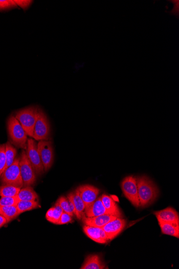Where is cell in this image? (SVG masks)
Segmentation results:
<instances>
[{"mask_svg": "<svg viewBox=\"0 0 179 269\" xmlns=\"http://www.w3.org/2000/svg\"><path fill=\"white\" fill-rule=\"evenodd\" d=\"M138 195L140 207L144 208L154 202L159 191L156 185L145 176L137 178Z\"/></svg>", "mask_w": 179, "mask_h": 269, "instance_id": "obj_1", "label": "cell"}, {"mask_svg": "<svg viewBox=\"0 0 179 269\" xmlns=\"http://www.w3.org/2000/svg\"><path fill=\"white\" fill-rule=\"evenodd\" d=\"M7 129L11 143L18 148L27 150V134L15 116H11L8 119Z\"/></svg>", "mask_w": 179, "mask_h": 269, "instance_id": "obj_2", "label": "cell"}, {"mask_svg": "<svg viewBox=\"0 0 179 269\" xmlns=\"http://www.w3.org/2000/svg\"><path fill=\"white\" fill-rule=\"evenodd\" d=\"M38 111V108L30 107L17 111L15 116L26 132L27 136L33 138Z\"/></svg>", "mask_w": 179, "mask_h": 269, "instance_id": "obj_3", "label": "cell"}, {"mask_svg": "<svg viewBox=\"0 0 179 269\" xmlns=\"http://www.w3.org/2000/svg\"><path fill=\"white\" fill-rule=\"evenodd\" d=\"M20 158H16L15 161L3 171L0 179L3 185H11L22 188L24 187L20 171Z\"/></svg>", "mask_w": 179, "mask_h": 269, "instance_id": "obj_4", "label": "cell"}, {"mask_svg": "<svg viewBox=\"0 0 179 269\" xmlns=\"http://www.w3.org/2000/svg\"><path fill=\"white\" fill-rule=\"evenodd\" d=\"M50 135L49 121L45 112L38 108L33 138L37 141L49 140Z\"/></svg>", "mask_w": 179, "mask_h": 269, "instance_id": "obj_5", "label": "cell"}, {"mask_svg": "<svg viewBox=\"0 0 179 269\" xmlns=\"http://www.w3.org/2000/svg\"><path fill=\"white\" fill-rule=\"evenodd\" d=\"M121 189L125 196L134 207H140L136 177L133 176L126 177L121 183Z\"/></svg>", "mask_w": 179, "mask_h": 269, "instance_id": "obj_6", "label": "cell"}, {"mask_svg": "<svg viewBox=\"0 0 179 269\" xmlns=\"http://www.w3.org/2000/svg\"><path fill=\"white\" fill-rule=\"evenodd\" d=\"M20 166L24 187L31 186L36 182V174L24 150L21 153Z\"/></svg>", "mask_w": 179, "mask_h": 269, "instance_id": "obj_7", "label": "cell"}, {"mask_svg": "<svg viewBox=\"0 0 179 269\" xmlns=\"http://www.w3.org/2000/svg\"><path fill=\"white\" fill-rule=\"evenodd\" d=\"M37 150L43 164L45 171H47L53 164L54 150L52 142L49 140L40 141Z\"/></svg>", "mask_w": 179, "mask_h": 269, "instance_id": "obj_8", "label": "cell"}, {"mask_svg": "<svg viewBox=\"0 0 179 269\" xmlns=\"http://www.w3.org/2000/svg\"><path fill=\"white\" fill-rule=\"evenodd\" d=\"M26 153L36 175H41L44 174L45 171L43 164L37 150V145L34 139L28 140Z\"/></svg>", "mask_w": 179, "mask_h": 269, "instance_id": "obj_9", "label": "cell"}, {"mask_svg": "<svg viewBox=\"0 0 179 269\" xmlns=\"http://www.w3.org/2000/svg\"><path fill=\"white\" fill-rule=\"evenodd\" d=\"M126 225V221L125 219L117 217L101 228L104 229L108 239L112 240L123 231Z\"/></svg>", "mask_w": 179, "mask_h": 269, "instance_id": "obj_10", "label": "cell"}, {"mask_svg": "<svg viewBox=\"0 0 179 269\" xmlns=\"http://www.w3.org/2000/svg\"><path fill=\"white\" fill-rule=\"evenodd\" d=\"M77 189L85 204L86 208L90 206L97 199L100 192L98 188L91 185H83Z\"/></svg>", "mask_w": 179, "mask_h": 269, "instance_id": "obj_11", "label": "cell"}, {"mask_svg": "<svg viewBox=\"0 0 179 269\" xmlns=\"http://www.w3.org/2000/svg\"><path fill=\"white\" fill-rule=\"evenodd\" d=\"M158 221L179 225V216L177 211L172 208H167L154 213Z\"/></svg>", "mask_w": 179, "mask_h": 269, "instance_id": "obj_12", "label": "cell"}, {"mask_svg": "<svg viewBox=\"0 0 179 269\" xmlns=\"http://www.w3.org/2000/svg\"><path fill=\"white\" fill-rule=\"evenodd\" d=\"M83 230L90 239L97 243L103 244L109 241L104 229L101 227L85 225L83 227Z\"/></svg>", "mask_w": 179, "mask_h": 269, "instance_id": "obj_13", "label": "cell"}, {"mask_svg": "<svg viewBox=\"0 0 179 269\" xmlns=\"http://www.w3.org/2000/svg\"><path fill=\"white\" fill-rule=\"evenodd\" d=\"M117 217L110 215H104L94 217H87L84 216L82 217L83 223L85 225L95 227H103L108 222L116 219Z\"/></svg>", "mask_w": 179, "mask_h": 269, "instance_id": "obj_14", "label": "cell"}, {"mask_svg": "<svg viewBox=\"0 0 179 269\" xmlns=\"http://www.w3.org/2000/svg\"><path fill=\"white\" fill-rule=\"evenodd\" d=\"M67 197L72 200L74 204L75 210V215L76 217L80 220L82 219V217L85 215L86 206L82 200L78 189L69 194Z\"/></svg>", "mask_w": 179, "mask_h": 269, "instance_id": "obj_15", "label": "cell"}, {"mask_svg": "<svg viewBox=\"0 0 179 269\" xmlns=\"http://www.w3.org/2000/svg\"><path fill=\"white\" fill-rule=\"evenodd\" d=\"M85 215L87 217H94L110 215L101 202V197L97 198L90 206L86 208Z\"/></svg>", "mask_w": 179, "mask_h": 269, "instance_id": "obj_16", "label": "cell"}, {"mask_svg": "<svg viewBox=\"0 0 179 269\" xmlns=\"http://www.w3.org/2000/svg\"><path fill=\"white\" fill-rule=\"evenodd\" d=\"M101 200L104 207L111 215L118 217H121V213L117 204L114 202L113 198L109 196L104 194L101 196Z\"/></svg>", "mask_w": 179, "mask_h": 269, "instance_id": "obj_17", "label": "cell"}, {"mask_svg": "<svg viewBox=\"0 0 179 269\" xmlns=\"http://www.w3.org/2000/svg\"><path fill=\"white\" fill-rule=\"evenodd\" d=\"M104 263L97 255H91L86 258L81 269H106Z\"/></svg>", "mask_w": 179, "mask_h": 269, "instance_id": "obj_18", "label": "cell"}, {"mask_svg": "<svg viewBox=\"0 0 179 269\" xmlns=\"http://www.w3.org/2000/svg\"><path fill=\"white\" fill-rule=\"evenodd\" d=\"M17 197L20 201H35L38 199L37 194L31 186L21 188Z\"/></svg>", "mask_w": 179, "mask_h": 269, "instance_id": "obj_19", "label": "cell"}, {"mask_svg": "<svg viewBox=\"0 0 179 269\" xmlns=\"http://www.w3.org/2000/svg\"><path fill=\"white\" fill-rule=\"evenodd\" d=\"M162 232L164 234L175 236L177 238H179V225H175L168 222H164L158 221Z\"/></svg>", "mask_w": 179, "mask_h": 269, "instance_id": "obj_20", "label": "cell"}, {"mask_svg": "<svg viewBox=\"0 0 179 269\" xmlns=\"http://www.w3.org/2000/svg\"><path fill=\"white\" fill-rule=\"evenodd\" d=\"M0 215L3 216L8 222L14 220L20 215L16 206L0 207Z\"/></svg>", "mask_w": 179, "mask_h": 269, "instance_id": "obj_21", "label": "cell"}, {"mask_svg": "<svg viewBox=\"0 0 179 269\" xmlns=\"http://www.w3.org/2000/svg\"><path fill=\"white\" fill-rule=\"evenodd\" d=\"M5 144V158H6V168L7 169L12 163L16 159L17 151L15 147L10 142Z\"/></svg>", "mask_w": 179, "mask_h": 269, "instance_id": "obj_22", "label": "cell"}, {"mask_svg": "<svg viewBox=\"0 0 179 269\" xmlns=\"http://www.w3.org/2000/svg\"><path fill=\"white\" fill-rule=\"evenodd\" d=\"M16 207L18 212L20 215L26 212V211L33 210L38 208H41L39 203H38L37 201H19Z\"/></svg>", "mask_w": 179, "mask_h": 269, "instance_id": "obj_23", "label": "cell"}, {"mask_svg": "<svg viewBox=\"0 0 179 269\" xmlns=\"http://www.w3.org/2000/svg\"><path fill=\"white\" fill-rule=\"evenodd\" d=\"M21 188L11 185H2L0 187V197H16Z\"/></svg>", "mask_w": 179, "mask_h": 269, "instance_id": "obj_24", "label": "cell"}, {"mask_svg": "<svg viewBox=\"0 0 179 269\" xmlns=\"http://www.w3.org/2000/svg\"><path fill=\"white\" fill-rule=\"evenodd\" d=\"M62 214L55 207L50 208L47 211L46 215V219L53 223L56 224L59 222Z\"/></svg>", "mask_w": 179, "mask_h": 269, "instance_id": "obj_25", "label": "cell"}, {"mask_svg": "<svg viewBox=\"0 0 179 269\" xmlns=\"http://www.w3.org/2000/svg\"><path fill=\"white\" fill-rule=\"evenodd\" d=\"M56 203L59 204V206L63 209L64 213H66L72 216H74V214L71 208H70L67 197L62 196L59 198V199L57 200Z\"/></svg>", "mask_w": 179, "mask_h": 269, "instance_id": "obj_26", "label": "cell"}, {"mask_svg": "<svg viewBox=\"0 0 179 269\" xmlns=\"http://www.w3.org/2000/svg\"><path fill=\"white\" fill-rule=\"evenodd\" d=\"M17 197H2L0 198V207L17 206L19 202Z\"/></svg>", "mask_w": 179, "mask_h": 269, "instance_id": "obj_27", "label": "cell"}, {"mask_svg": "<svg viewBox=\"0 0 179 269\" xmlns=\"http://www.w3.org/2000/svg\"><path fill=\"white\" fill-rule=\"evenodd\" d=\"M6 168L5 144L0 145V176Z\"/></svg>", "mask_w": 179, "mask_h": 269, "instance_id": "obj_28", "label": "cell"}, {"mask_svg": "<svg viewBox=\"0 0 179 269\" xmlns=\"http://www.w3.org/2000/svg\"><path fill=\"white\" fill-rule=\"evenodd\" d=\"M17 7L14 1H8V0H0V11H5L15 8Z\"/></svg>", "mask_w": 179, "mask_h": 269, "instance_id": "obj_29", "label": "cell"}, {"mask_svg": "<svg viewBox=\"0 0 179 269\" xmlns=\"http://www.w3.org/2000/svg\"><path fill=\"white\" fill-rule=\"evenodd\" d=\"M72 222V216L66 213H63L60 216V220L56 225H61Z\"/></svg>", "mask_w": 179, "mask_h": 269, "instance_id": "obj_30", "label": "cell"}, {"mask_svg": "<svg viewBox=\"0 0 179 269\" xmlns=\"http://www.w3.org/2000/svg\"><path fill=\"white\" fill-rule=\"evenodd\" d=\"M14 1L17 6L21 7L24 10H27L33 2V1H24V0H22V1L18 0V1Z\"/></svg>", "mask_w": 179, "mask_h": 269, "instance_id": "obj_31", "label": "cell"}, {"mask_svg": "<svg viewBox=\"0 0 179 269\" xmlns=\"http://www.w3.org/2000/svg\"><path fill=\"white\" fill-rule=\"evenodd\" d=\"M7 223L8 222L7 220H6L5 217L2 215H0V228H1L2 226L5 225L6 223Z\"/></svg>", "mask_w": 179, "mask_h": 269, "instance_id": "obj_32", "label": "cell"}]
</instances>
